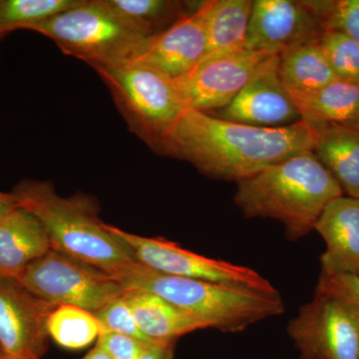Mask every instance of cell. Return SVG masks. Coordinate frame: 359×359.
<instances>
[{"label":"cell","mask_w":359,"mask_h":359,"mask_svg":"<svg viewBox=\"0 0 359 359\" xmlns=\"http://www.w3.org/2000/svg\"><path fill=\"white\" fill-rule=\"evenodd\" d=\"M316 133L304 121L259 128L187 110L170 142L168 156L191 163L215 180L240 182L306 151Z\"/></svg>","instance_id":"obj_1"},{"label":"cell","mask_w":359,"mask_h":359,"mask_svg":"<svg viewBox=\"0 0 359 359\" xmlns=\"http://www.w3.org/2000/svg\"><path fill=\"white\" fill-rule=\"evenodd\" d=\"M15 204L39 219L51 250L116 276L138 263L133 252L99 218L94 198L58 195L47 181L22 180L11 192Z\"/></svg>","instance_id":"obj_2"},{"label":"cell","mask_w":359,"mask_h":359,"mask_svg":"<svg viewBox=\"0 0 359 359\" xmlns=\"http://www.w3.org/2000/svg\"><path fill=\"white\" fill-rule=\"evenodd\" d=\"M341 187L313 151H306L237 183L233 202L245 218L273 219L295 242L314 230Z\"/></svg>","instance_id":"obj_3"},{"label":"cell","mask_w":359,"mask_h":359,"mask_svg":"<svg viewBox=\"0 0 359 359\" xmlns=\"http://www.w3.org/2000/svg\"><path fill=\"white\" fill-rule=\"evenodd\" d=\"M125 292H151L199 320L205 328L237 334L285 311L280 295L166 275L140 263L114 276Z\"/></svg>","instance_id":"obj_4"},{"label":"cell","mask_w":359,"mask_h":359,"mask_svg":"<svg viewBox=\"0 0 359 359\" xmlns=\"http://www.w3.org/2000/svg\"><path fill=\"white\" fill-rule=\"evenodd\" d=\"M94 70L129 129L157 154L168 156L172 135L188 110L175 80L141 63Z\"/></svg>","instance_id":"obj_5"},{"label":"cell","mask_w":359,"mask_h":359,"mask_svg":"<svg viewBox=\"0 0 359 359\" xmlns=\"http://www.w3.org/2000/svg\"><path fill=\"white\" fill-rule=\"evenodd\" d=\"M30 30L51 39L63 53L93 69L131 62L147 39L106 0H80Z\"/></svg>","instance_id":"obj_6"},{"label":"cell","mask_w":359,"mask_h":359,"mask_svg":"<svg viewBox=\"0 0 359 359\" xmlns=\"http://www.w3.org/2000/svg\"><path fill=\"white\" fill-rule=\"evenodd\" d=\"M18 282L54 306L93 313L125 292L114 276L53 250L28 264Z\"/></svg>","instance_id":"obj_7"},{"label":"cell","mask_w":359,"mask_h":359,"mask_svg":"<svg viewBox=\"0 0 359 359\" xmlns=\"http://www.w3.org/2000/svg\"><path fill=\"white\" fill-rule=\"evenodd\" d=\"M108 229L128 245L137 262L159 273L280 295L266 278L248 266L196 254L166 238L140 237L111 224Z\"/></svg>","instance_id":"obj_8"},{"label":"cell","mask_w":359,"mask_h":359,"mask_svg":"<svg viewBox=\"0 0 359 359\" xmlns=\"http://www.w3.org/2000/svg\"><path fill=\"white\" fill-rule=\"evenodd\" d=\"M287 332L301 359H359L358 320L320 290L299 308Z\"/></svg>","instance_id":"obj_9"},{"label":"cell","mask_w":359,"mask_h":359,"mask_svg":"<svg viewBox=\"0 0 359 359\" xmlns=\"http://www.w3.org/2000/svg\"><path fill=\"white\" fill-rule=\"evenodd\" d=\"M269 56L248 49L205 56L188 75L175 80L187 109L205 114L224 109Z\"/></svg>","instance_id":"obj_10"},{"label":"cell","mask_w":359,"mask_h":359,"mask_svg":"<svg viewBox=\"0 0 359 359\" xmlns=\"http://www.w3.org/2000/svg\"><path fill=\"white\" fill-rule=\"evenodd\" d=\"M325 30L311 1H252L245 49L280 56L302 45L316 42Z\"/></svg>","instance_id":"obj_11"},{"label":"cell","mask_w":359,"mask_h":359,"mask_svg":"<svg viewBox=\"0 0 359 359\" xmlns=\"http://www.w3.org/2000/svg\"><path fill=\"white\" fill-rule=\"evenodd\" d=\"M278 67L280 56H269L237 97L210 115L259 128H283L301 122V113L283 86Z\"/></svg>","instance_id":"obj_12"},{"label":"cell","mask_w":359,"mask_h":359,"mask_svg":"<svg viewBox=\"0 0 359 359\" xmlns=\"http://www.w3.org/2000/svg\"><path fill=\"white\" fill-rule=\"evenodd\" d=\"M56 306L18 280L0 278V346L11 359H41L48 349L47 320Z\"/></svg>","instance_id":"obj_13"},{"label":"cell","mask_w":359,"mask_h":359,"mask_svg":"<svg viewBox=\"0 0 359 359\" xmlns=\"http://www.w3.org/2000/svg\"><path fill=\"white\" fill-rule=\"evenodd\" d=\"M212 4V0L201 1L192 13L146 39L131 62L147 65L170 79L185 77L207 56V23Z\"/></svg>","instance_id":"obj_14"},{"label":"cell","mask_w":359,"mask_h":359,"mask_svg":"<svg viewBox=\"0 0 359 359\" xmlns=\"http://www.w3.org/2000/svg\"><path fill=\"white\" fill-rule=\"evenodd\" d=\"M325 240L321 273L359 275V199L340 196L327 204L314 226Z\"/></svg>","instance_id":"obj_15"},{"label":"cell","mask_w":359,"mask_h":359,"mask_svg":"<svg viewBox=\"0 0 359 359\" xmlns=\"http://www.w3.org/2000/svg\"><path fill=\"white\" fill-rule=\"evenodd\" d=\"M51 250L43 226L15 208L0 218V278L18 280L26 266Z\"/></svg>","instance_id":"obj_16"},{"label":"cell","mask_w":359,"mask_h":359,"mask_svg":"<svg viewBox=\"0 0 359 359\" xmlns=\"http://www.w3.org/2000/svg\"><path fill=\"white\" fill-rule=\"evenodd\" d=\"M313 131L314 155L346 196L359 199V125H327Z\"/></svg>","instance_id":"obj_17"},{"label":"cell","mask_w":359,"mask_h":359,"mask_svg":"<svg viewBox=\"0 0 359 359\" xmlns=\"http://www.w3.org/2000/svg\"><path fill=\"white\" fill-rule=\"evenodd\" d=\"M124 297L137 325L153 341H177L183 335L205 328L191 314L151 292L129 290Z\"/></svg>","instance_id":"obj_18"},{"label":"cell","mask_w":359,"mask_h":359,"mask_svg":"<svg viewBox=\"0 0 359 359\" xmlns=\"http://www.w3.org/2000/svg\"><path fill=\"white\" fill-rule=\"evenodd\" d=\"M302 121L316 130L327 125H359V83L337 80L309 95L292 98Z\"/></svg>","instance_id":"obj_19"},{"label":"cell","mask_w":359,"mask_h":359,"mask_svg":"<svg viewBox=\"0 0 359 359\" xmlns=\"http://www.w3.org/2000/svg\"><path fill=\"white\" fill-rule=\"evenodd\" d=\"M278 72L292 98L309 95L339 80L316 41L282 54Z\"/></svg>","instance_id":"obj_20"},{"label":"cell","mask_w":359,"mask_h":359,"mask_svg":"<svg viewBox=\"0 0 359 359\" xmlns=\"http://www.w3.org/2000/svg\"><path fill=\"white\" fill-rule=\"evenodd\" d=\"M252 8V0H212L207 56L245 49Z\"/></svg>","instance_id":"obj_21"},{"label":"cell","mask_w":359,"mask_h":359,"mask_svg":"<svg viewBox=\"0 0 359 359\" xmlns=\"http://www.w3.org/2000/svg\"><path fill=\"white\" fill-rule=\"evenodd\" d=\"M108 6L124 18L136 32L151 39L168 29L201 1L174 0H106Z\"/></svg>","instance_id":"obj_22"},{"label":"cell","mask_w":359,"mask_h":359,"mask_svg":"<svg viewBox=\"0 0 359 359\" xmlns=\"http://www.w3.org/2000/svg\"><path fill=\"white\" fill-rule=\"evenodd\" d=\"M47 332L59 346L80 349L98 339L102 328L91 311L74 306H58L49 316Z\"/></svg>","instance_id":"obj_23"},{"label":"cell","mask_w":359,"mask_h":359,"mask_svg":"<svg viewBox=\"0 0 359 359\" xmlns=\"http://www.w3.org/2000/svg\"><path fill=\"white\" fill-rule=\"evenodd\" d=\"M80 0H0V37L33 26L67 11Z\"/></svg>","instance_id":"obj_24"},{"label":"cell","mask_w":359,"mask_h":359,"mask_svg":"<svg viewBox=\"0 0 359 359\" xmlns=\"http://www.w3.org/2000/svg\"><path fill=\"white\" fill-rule=\"evenodd\" d=\"M339 80L359 83V46L344 33L325 29L316 40Z\"/></svg>","instance_id":"obj_25"},{"label":"cell","mask_w":359,"mask_h":359,"mask_svg":"<svg viewBox=\"0 0 359 359\" xmlns=\"http://www.w3.org/2000/svg\"><path fill=\"white\" fill-rule=\"evenodd\" d=\"M311 2L325 29L339 30L359 46V0Z\"/></svg>","instance_id":"obj_26"},{"label":"cell","mask_w":359,"mask_h":359,"mask_svg":"<svg viewBox=\"0 0 359 359\" xmlns=\"http://www.w3.org/2000/svg\"><path fill=\"white\" fill-rule=\"evenodd\" d=\"M94 314L100 323L102 332H109L127 335V337L140 340L144 344L160 342L153 341L143 334L137 325L133 313L129 304H127L124 294L106 304Z\"/></svg>","instance_id":"obj_27"},{"label":"cell","mask_w":359,"mask_h":359,"mask_svg":"<svg viewBox=\"0 0 359 359\" xmlns=\"http://www.w3.org/2000/svg\"><path fill=\"white\" fill-rule=\"evenodd\" d=\"M316 290L341 302L359 323V275L320 273Z\"/></svg>","instance_id":"obj_28"},{"label":"cell","mask_w":359,"mask_h":359,"mask_svg":"<svg viewBox=\"0 0 359 359\" xmlns=\"http://www.w3.org/2000/svg\"><path fill=\"white\" fill-rule=\"evenodd\" d=\"M149 344L127 335L105 332L99 335L96 347L112 359H138Z\"/></svg>","instance_id":"obj_29"},{"label":"cell","mask_w":359,"mask_h":359,"mask_svg":"<svg viewBox=\"0 0 359 359\" xmlns=\"http://www.w3.org/2000/svg\"><path fill=\"white\" fill-rule=\"evenodd\" d=\"M176 341H160L149 344L138 359H173Z\"/></svg>","instance_id":"obj_30"},{"label":"cell","mask_w":359,"mask_h":359,"mask_svg":"<svg viewBox=\"0 0 359 359\" xmlns=\"http://www.w3.org/2000/svg\"><path fill=\"white\" fill-rule=\"evenodd\" d=\"M18 208L11 193L0 192V218Z\"/></svg>","instance_id":"obj_31"},{"label":"cell","mask_w":359,"mask_h":359,"mask_svg":"<svg viewBox=\"0 0 359 359\" xmlns=\"http://www.w3.org/2000/svg\"><path fill=\"white\" fill-rule=\"evenodd\" d=\"M87 359H112L110 356H108L107 354L103 353L100 349L95 348L92 349L91 351L86 356H85Z\"/></svg>","instance_id":"obj_32"},{"label":"cell","mask_w":359,"mask_h":359,"mask_svg":"<svg viewBox=\"0 0 359 359\" xmlns=\"http://www.w3.org/2000/svg\"><path fill=\"white\" fill-rule=\"evenodd\" d=\"M7 356L6 355V353H4V351H2V347L0 346V359H7Z\"/></svg>","instance_id":"obj_33"},{"label":"cell","mask_w":359,"mask_h":359,"mask_svg":"<svg viewBox=\"0 0 359 359\" xmlns=\"http://www.w3.org/2000/svg\"><path fill=\"white\" fill-rule=\"evenodd\" d=\"M1 39H2V37H0V40H1Z\"/></svg>","instance_id":"obj_34"},{"label":"cell","mask_w":359,"mask_h":359,"mask_svg":"<svg viewBox=\"0 0 359 359\" xmlns=\"http://www.w3.org/2000/svg\"><path fill=\"white\" fill-rule=\"evenodd\" d=\"M83 359H87L86 358H84Z\"/></svg>","instance_id":"obj_35"},{"label":"cell","mask_w":359,"mask_h":359,"mask_svg":"<svg viewBox=\"0 0 359 359\" xmlns=\"http://www.w3.org/2000/svg\"><path fill=\"white\" fill-rule=\"evenodd\" d=\"M7 359H11V358H7Z\"/></svg>","instance_id":"obj_36"}]
</instances>
